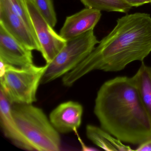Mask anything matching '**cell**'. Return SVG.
Wrapping results in <instances>:
<instances>
[{
    "instance_id": "obj_1",
    "label": "cell",
    "mask_w": 151,
    "mask_h": 151,
    "mask_svg": "<svg viewBox=\"0 0 151 151\" xmlns=\"http://www.w3.org/2000/svg\"><path fill=\"white\" fill-rule=\"evenodd\" d=\"M151 52V16L146 13L127 14L116 21L110 33L92 52L62 78L71 86L84 76L96 70L121 71L133 62H143Z\"/></svg>"
},
{
    "instance_id": "obj_2",
    "label": "cell",
    "mask_w": 151,
    "mask_h": 151,
    "mask_svg": "<svg viewBox=\"0 0 151 151\" xmlns=\"http://www.w3.org/2000/svg\"><path fill=\"white\" fill-rule=\"evenodd\" d=\"M94 113L101 127L123 143L139 145L151 138V121L131 77L105 82L98 91Z\"/></svg>"
},
{
    "instance_id": "obj_3",
    "label": "cell",
    "mask_w": 151,
    "mask_h": 151,
    "mask_svg": "<svg viewBox=\"0 0 151 151\" xmlns=\"http://www.w3.org/2000/svg\"><path fill=\"white\" fill-rule=\"evenodd\" d=\"M12 113L24 149L58 151L61 146L60 133L45 112L32 104H13Z\"/></svg>"
},
{
    "instance_id": "obj_4",
    "label": "cell",
    "mask_w": 151,
    "mask_h": 151,
    "mask_svg": "<svg viewBox=\"0 0 151 151\" xmlns=\"http://www.w3.org/2000/svg\"><path fill=\"white\" fill-rule=\"evenodd\" d=\"M5 74L1 78V90L13 104H32L37 101L40 84L48 64L37 66L32 64L18 68L6 64Z\"/></svg>"
},
{
    "instance_id": "obj_5",
    "label": "cell",
    "mask_w": 151,
    "mask_h": 151,
    "mask_svg": "<svg viewBox=\"0 0 151 151\" xmlns=\"http://www.w3.org/2000/svg\"><path fill=\"white\" fill-rule=\"evenodd\" d=\"M99 42L93 30L67 41L61 51L48 63L41 83H50L71 71L89 55Z\"/></svg>"
},
{
    "instance_id": "obj_6",
    "label": "cell",
    "mask_w": 151,
    "mask_h": 151,
    "mask_svg": "<svg viewBox=\"0 0 151 151\" xmlns=\"http://www.w3.org/2000/svg\"><path fill=\"white\" fill-rule=\"evenodd\" d=\"M36 37L41 48L40 52L49 63L67 44V41L56 33L39 11L34 2L26 1Z\"/></svg>"
},
{
    "instance_id": "obj_7",
    "label": "cell",
    "mask_w": 151,
    "mask_h": 151,
    "mask_svg": "<svg viewBox=\"0 0 151 151\" xmlns=\"http://www.w3.org/2000/svg\"><path fill=\"white\" fill-rule=\"evenodd\" d=\"M0 24L28 49L41 52L39 42L25 22L11 9L9 0H0Z\"/></svg>"
},
{
    "instance_id": "obj_8",
    "label": "cell",
    "mask_w": 151,
    "mask_h": 151,
    "mask_svg": "<svg viewBox=\"0 0 151 151\" xmlns=\"http://www.w3.org/2000/svg\"><path fill=\"white\" fill-rule=\"evenodd\" d=\"M32 51L12 37L0 24V61L18 68L33 64Z\"/></svg>"
},
{
    "instance_id": "obj_9",
    "label": "cell",
    "mask_w": 151,
    "mask_h": 151,
    "mask_svg": "<svg viewBox=\"0 0 151 151\" xmlns=\"http://www.w3.org/2000/svg\"><path fill=\"white\" fill-rule=\"evenodd\" d=\"M83 109L76 101H66L60 104L50 113L51 123L59 133H67L77 130L82 121Z\"/></svg>"
},
{
    "instance_id": "obj_10",
    "label": "cell",
    "mask_w": 151,
    "mask_h": 151,
    "mask_svg": "<svg viewBox=\"0 0 151 151\" xmlns=\"http://www.w3.org/2000/svg\"><path fill=\"white\" fill-rule=\"evenodd\" d=\"M101 16V11L86 8L67 17L60 35L66 41L77 37L93 30Z\"/></svg>"
},
{
    "instance_id": "obj_11",
    "label": "cell",
    "mask_w": 151,
    "mask_h": 151,
    "mask_svg": "<svg viewBox=\"0 0 151 151\" xmlns=\"http://www.w3.org/2000/svg\"><path fill=\"white\" fill-rule=\"evenodd\" d=\"M12 104L2 90L0 91V118L4 134L14 144L24 149L23 141L19 134L12 113Z\"/></svg>"
},
{
    "instance_id": "obj_12",
    "label": "cell",
    "mask_w": 151,
    "mask_h": 151,
    "mask_svg": "<svg viewBox=\"0 0 151 151\" xmlns=\"http://www.w3.org/2000/svg\"><path fill=\"white\" fill-rule=\"evenodd\" d=\"M87 138L94 145L108 151H131L130 147L124 145L123 142L102 129L92 124L86 127Z\"/></svg>"
},
{
    "instance_id": "obj_13",
    "label": "cell",
    "mask_w": 151,
    "mask_h": 151,
    "mask_svg": "<svg viewBox=\"0 0 151 151\" xmlns=\"http://www.w3.org/2000/svg\"><path fill=\"white\" fill-rule=\"evenodd\" d=\"M131 78L151 121V67L142 62Z\"/></svg>"
},
{
    "instance_id": "obj_14",
    "label": "cell",
    "mask_w": 151,
    "mask_h": 151,
    "mask_svg": "<svg viewBox=\"0 0 151 151\" xmlns=\"http://www.w3.org/2000/svg\"><path fill=\"white\" fill-rule=\"evenodd\" d=\"M86 8L101 11L127 13L131 9L124 0H80Z\"/></svg>"
},
{
    "instance_id": "obj_15",
    "label": "cell",
    "mask_w": 151,
    "mask_h": 151,
    "mask_svg": "<svg viewBox=\"0 0 151 151\" xmlns=\"http://www.w3.org/2000/svg\"><path fill=\"white\" fill-rule=\"evenodd\" d=\"M34 4L44 18L53 28L57 22L53 0H33Z\"/></svg>"
},
{
    "instance_id": "obj_16",
    "label": "cell",
    "mask_w": 151,
    "mask_h": 151,
    "mask_svg": "<svg viewBox=\"0 0 151 151\" xmlns=\"http://www.w3.org/2000/svg\"><path fill=\"white\" fill-rule=\"evenodd\" d=\"M9 1L13 11L25 22L36 35L25 0H9Z\"/></svg>"
},
{
    "instance_id": "obj_17",
    "label": "cell",
    "mask_w": 151,
    "mask_h": 151,
    "mask_svg": "<svg viewBox=\"0 0 151 151\" xmlns=\"http://www.w3.org/2000/svg\"><path fill=\"white\" fill-rule=\"evenodd\" d=\"M131 6L139 7L145 4L151 3V0H124Z\"/></svg>"
},
{
    "instance_id": "obj_18",
    "label": "cell",
    "mask_w": 151,
    "mask_h": 151,
    "mask_svg": "<svg viewBox=\"0 0 151 151\" xmlns=\"http://www.w3.org/2000/svg\"><path fill=\"white\" fill-rule=\"evenodd\" d=\"M136 150L137 151H151V138L139 145Z\"/></svg>"
},
{
    "instance_id": "obj_19",
    "label": "cell",
    "mask_w": 151,
    "mask_h": 151,
    "mask_svg": "<svg viewBox=\"0 0 151 151\" xmlns=\"http://www.w3.org/2000/svg\"><path fill=\"white\" fill-rule=\"evenodd\" d=\"M77 134V136L78 137V140H79V143H80V145H81V147H82V150L84 151H97L98 149H96V148H93V147H91L88 146L86 145L85 144H84L83 142V140L80 138V137H79V135L78 133L77 130L75 132Z\"/></svg>"
},
{
    "instance_id": "obj_20",
    "label": "cell",
    "mask_w": 151,
    "mask_h": 151,
    "mask_svg": "<svg viewBox=\"0 0 151 151\" xmlns=\"http://www.w3.org/2000/svg\"><path fill=\"white\" fill-rule=\"evenodd\" d=\"M25 1H32V2H34V1H33V0H25Z\"/></svg>"
},
{
    "instance_id": "obj_21",
    "label": "cell",
    "mask_w": 151,
    "mask_h": 151,
    "mask_svg": "<svg viewBox=\"0 0 151 151\" xmlns=\"http://www.w3.org/2000/svg\"></svg>"
}]
</instances>
